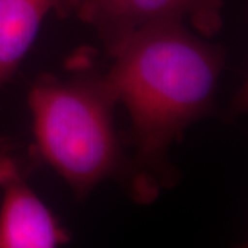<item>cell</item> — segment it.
<instances>
[{"instance_id":"obj_1","label":"cell","mask_w":248,"mask_h":248,"mask_svg":"<svg viewBox=\"0 0 248 248\" xmlns=\"http://www.w3.org/2000/svg\"><path fill=\"white\" fill-rule=\"evenodd\" d=\"M110 55L113 65L104 79L131 117L130 192L146 203L172 181L167 151L213 104L223 57L179 22L142 28Z\"/></svg>"},{"instance_id":"obj_2","label":"cell","mask_w":248,"mask_h":248,"mask_svg":"<svg viewBox=\"0 0 248 248\" xmlns=\"http://www.w3.org/2000/svg\"><path fill=\"white\" fill-rule=\"evenodd\" d=\"M116 101L105 79L39 80L29 108L39 151L83 199L107 178L130 189L131 169L113 127Z\"/></svg>"},{"instance_id":"obj_3","label":"cell","mask_w":248,"mask_h":248,"mask_svg":"<svg viewBox=\"0 0 248 248\" xmlns=\"http://www.w3.org/2000/svg\"><path fill=\"white\" fill-rule=\"evenodd\" d=\"M218 9L219 0H78L75 11L95 27L112 54L134 32L155 24L189 19L210 35L221 25Z\"/></svg>"},{"instance_id":"obj_4","label":"cell","mask_w":248,"mask_h":248,"mask_svg":"<svg viewBox=\"0 0 248 248\" xmlns=\"http://www.w3.org/2000/svg\"><path fill=\"white\" fill-rule=\"evenodd\" d=\"M0 248H60L68 237L53 213L16 177L3 185Z\"/></svg>"},{"instance_id":"obj_5","label":"cell","mask_w":248,"mask_h":248,"mask_svg":"<svg viewBox=\"0 0 248 248\" xmlns=\"http://www.w3.org/2000/svg\"><path fill=\"white\" fill-rule=\"evenodd\" d=\"M75 7L76 0H0V90L17 71L46 16Z\"/></svg>"},{"instance_id":"obj_6","label":"cell","mask_w":248,"mask_h":248,"mask_svg":"<svg viewBox=\"0 0 248 248\" xmlns=\"http://www.w3.org/2000/svg\"><path fill=\"white\" fill-rule=\"evenodd\" d=\"M16 149L17 145L11 140L0 138V185L1 186L10 179L22 175L21 166L17 157L14 156Z\"/></svg>"}]
</instances>
